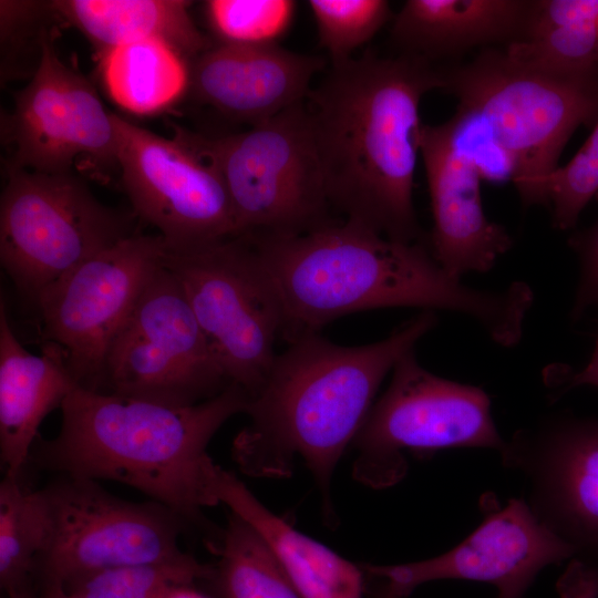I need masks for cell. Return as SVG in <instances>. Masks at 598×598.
<instances>
[{"label": "cell", "mask_w": 598, "mask_h": 598, "mask_svg": "<svg viewBox=\"0 0 598 598\" xmlns=\"http://www.w3.org/2000/svg\"><path fill=\"white\" fill-rule=\"evenodd\" d=\"M62 352L45 343L29 352L0 303V458L4 476L20 478L43 419L76 389Z\"/></svg>", "instance_id": "obj_19"}, {"label": "cell", "mask_w": 598, "mask_h": 598, "mask_svg": "<svg viewBox=\"0 0 598 598\" xmlns=\"http://www.w3.org/2000/svg\"><path fill=\"white\" fill-rule=\"evenodd\" d=\"M440 72L456 110L487 127L524 206L548 207V181L567 142L598 121V73L550 72L492 48Z\"/></svg>", "instance_id": "obj_5"}, {"label": "cell", "mask_w": 598, "mask_h": 598, "mask_svg": "<svg viewBox=\"0 0 598 598\" xmlns=\"http://www.w3.org/2000/svg\"><path fill=\"white\" fill-rule=\"evenodd\" d=\"M579 385H594L598 388V339L588 363L582 370L567 380L566 389Z\"/></svg>", "instance_id": "obj_34"}, {"label": "cell", "mask_w": 598, "mask_h": 598, "mask_svg": "<svg viewBox=\"0 0 598 598\" xmlns=\"http://www.w3.org/2000/svg\"><path fill=\"white\" fill-rule=\"evenodd\" d=\"M372 579L374 586L370 590L371 598H404L390 590L381 580L374 578ZM496 598H524V595L517 592L498 591Z\"/></svg>", "instance_id": "obj_35"}, {"label": "cell", "mask_w": 598, "mask_h": 598, "mask_svg": "<svg viewBox=\"0 0 598 598\" xmlns=\"http://www.w3.org/2000/svg\"><path fill=\"white\" fill-rule=\"evenodd\" d=\"M100 61L110 96L134 114L158 113L189 89V63L162 40L117 47L100 56Z\"/></svg>", "instance_id": "obj_24"}, {"label": "cell", "mask_w": 598, "mask_h": 598, "mask_svg": "<svg viewBox=\"0 0 598 598\" xmlns=\"http://www.w3.org/2000/svg\"><path fill=\"white\" fill-rule=\"evenodd\" d=\"M471 123L456 110L442 124L423 125L420 138L433 215L430 250L448 274L460 279L488 271L513 246L505 227L484 213L483 171L460 138Z\"/></svg>", "instance_id": "obj_17"}, {"label": "cell", "mask_w": 598, "mask_h": 598, "mask_svg": "<svg viewBox=\"0 0 598 598\" xmlns=\"http://www.w3.org/2000/svg\"><path fill=\"white\" fill-rule=\"evenodd\" d=\"M436 323L435 311H422L364 346H339L319 333L289 343L249 396L244 412L249 424L233 442L239 470L255 477H287L299 457L330 506L334 467L363 426L380 384Z\"/></svg>", "instance_id": "obj_3"}, {"label": "cell", "mask_w": 598, "mask_h": 598, "mask_svg": "<svg viewBox=\"0 0 598 598\" xmlns=\"http://www.w3.org/2000/svg\"><path fill=\"white\" fill-rule=\"evenodd\" d=\"M505 444L487 393L431 373L412 350L394 365L389 388L354 440L353 477L369 487L386 488L406 474L404 452L478 447L501 453Z\"/></svg>", "instance_id": "obj_8"}, {"label": "cell", "mask_w": 598, "mask_h": 598, "mask_svg": "<svg viewBox=\"0 0 598 598\" xmlns=\"http://www.w3.org/2000/svg\"><path fill=\"white\" fill-rule=\"evenodd\" d=\"M481 508L482 523L448 551L362 569L404 598L419 586L441 579L485 582L497 591L525 595L544 568L574 557L573 548L536 518L523 497L511 498L502 507L494 495L485 494Z\"/></svg>", "instance_id": "obj_16"}, {"label": "cell", "mask_w": 598, "mask_h": 598, "mask_svg": "<svg viewBox=\"0 0 598 598\" xmlns=\"http://www.w3.org/2000/svg\"><path fill=\"white\" fill-rule=\"evenodd\" d=\"M279 298L289 343L331 321L381 308L445 310L471 318L505 348L519 343L534 293L523 281L472 288L448 274L422 241L399 243L353 221L300 235H240Z\"/></svg>", "instance_id": "obj_1"}, {"label": "cell", "mask_w": 598, "mask_h": 598, "mask_svg": "<svg viewBox=\"0 0 598 598\" xmlns=\"http://www.w3.org/2000/svg\"><path fill=\"white\" fill-rule=\"evenodd\" d=\"M47 536L34 574L49 585H66L105 569L181 560L186 523L167 506L121 499L96 481L59 475L40 488Z\"/></svg>", "instance_id": "obj_10"}, {"label": "cell", "mask_w": 598, "mask_h": 598, "mask_svg": "<svg viewBox=\"0 0 598 598\" xmlns=\"http://www.w3.org/2000/svg\"><path fill=\"white\" fill-rule=\"evenodd\" d=\"M598 199V193L595 196ZM569 246L579 259L580 274L571 309V318H579L589 308L598 307V219L573 234Z\"/></svg>", "instance_id": "obj_32"}, {"label": "cell", "mask_w": 598, "mask_h": 598, "mask_svg": "<svg viewBox=\"0 0 598 598\" xmlns=\"http://www.w3.org/2000/svg\"><path fill=\"white\" fill-rule=\"evenodd\" d=\"M0 260L31 301L85 260L136 233L72 173L6 167Z\"/></svg>", "instance_id": "obj_7"}, {"label": "cell", "mask_w": 598, "mask_h": 598, "mask_svg": "<svg viewBox=\"0 0 598 598\" xmlns=\"http://www.w3.org/2000/svg\"><path fill=\"white\" fill-rule=\"evenodd\" d=\"M248 400L233 383L193 405L78 386L60 406L58 435L38 436L29 463L59 475L123 483L199 524L202 509L219 504V466L207 446L229 417L245 412Z\"/></svg>", "instance_id": "obj_4"}, {"label": "cell", "mask_w": 598, "mask_h": 598, "mask_svg": "<svg viewBox=\"0 0 598 598\" xmlns=\"http://www.w3.org/2000/svg\"><path fill=\"white\" fill-rule=\"evenodd\" d=\"M56 31L53 27L47 32L37 72L1 118V138L11 151L6 167L65 174L78 159L113 166L118 143L115 114L92 83L61 59Z\"/></svg>", "instance_id": "obj_13"}, {"label": "cell", "mask_w": 598, "mask_h": 598, "mask_svg": "<svg viewBox=\"0 0 598 598\" xmlns=\"http://www.w3.org/2000/svg\"><path fill=\"white\" fill-rule=\"evenodd\" d=\"M164 598H209L196 591L192 586H177L171 589Z\"/></svg>", "instance_id": "obj_36"}, {"label": "cell", "mask_w": 598, "mask_h": 598, "mask_svg": "<svg viewBox=\"0 0 598 598\" xmlns=\"http://www.w3.org/2000/svg\"><path fill=\"white\" fill-rule=\"evenodd\" d=\"M308 6L331 63L351 59L392 17L385 0H309Z\"/></svg>", "instance_id": "obj_30"}, {"label": "cell", "mask_w": 598, "mask_h": 598, "mask_svg": "<svg viewBox=\"0 0 598 598\" xmlns=\"http://www.w3.org/2000/svg\"><path fill=\"white\" fill-rule=\"evenodd\" d=\"M47 536V512L40 489L20 478L0 484V585L8 596L29 589Z\"/></svg>", "instance_id": "obj_26"}, {"label": "cell", "mask_w": 598, "mask_h": 598, "mask_svg": "<svg viewBox=\"0 0 598 598\" xmlns=\"http://www.w3.org/2000/svg\"><path fill=\"white\" fill-rule=\"evenodd\" d=\"M212 548L220 558L213 581L224 598H300L265 539L236 514Z\"/></svg>", "instance_id": "obj_25"}, {"label": "cell", "mask_w": 598, "mask_h": 598, "mask_svg": "<svg viewBox=\"0 0 598 598\" xmlns=\"http://www.w3.org/2000/svg\"><path fill=\"white\" fill-rule=\"evenodd\" d=\"M117 165L135 214L169 250L237 236L233 205L215 167L174 136L166 138L115 114Z\"/></svg>", "instance_id": "obj_14"}, {"label": "cell", "mask_w": 598, "mask_h": 598, "mask_svg": "<svg viewBox=\"0 0 598 598\" xmlns=\"http://www.w3.org/2000/svg\"><path fill=\"white\" fill-rule=\"evenodd\" d=\"M215 494L265 539L300 598H363L362 567L293 528L220 466Z\"/></svg>", "instance_id": "obj_21"}, {"label": "cell", "mask_w": 598, "mask_h": 598, "mask_svg": "<svg viewBox=\"0 0 598 598\" xmlns=\"http://www.w3.org/2000/svg\"><path fill=\"white\" fill-rule=\"evenodd\" d=\"M208 27L219 44H274L289 30L297 3L288 0H209Z\"/></svg>", "instance_id": "obj_29"}, {"label": "cell", "mask_w": 598, "mask_h": 598, "mask_svg": "<svg viewBox=\"0 0 598 598\" xmlns=\"http://www.w3.org/2000/svg\"><path fill=\"white\" fill-rule=\"evenodd\" d=\"M174 132L221 176L237 236L300 235L334 221L306 101L239 133Z\"/></svg>", "instance_id": "obj_6"}, {"label": "cell", "mask_w": 598, "mask_h": 598, "mask_svg": "<svg viewBox=\"0 0 598 598\" xmlns=\"http://www.w3.org/2000/svg\"><path fill=\"white\" fill-rule=\"evenodd\" d=\"M598 193V121L591 134L564 166L548 181V208L553 225L560 230L573 228L582 209Z\"/></svg>", "instance_id": "obj_31"}, {"label": "cell", "mask_w": 598, "mask_h": 598, "mask_svg": "<svg viewBox=\"0 0 598 598\" xmlns=\"http://www.w3.org/2000/svg\"><path fill=\"white\" fill-rule=\"evenodd\" d=\"M532 4L529 0H408L393 19L390 38L399 54L434 64L475 47L519 41Z\"/></svg>", "instance_id": "obj_20"}, {"label": "cell", "mask_w": 598, "mask_h": 598, "mask_svg": "<svg viewBox=\"0 0 598 598\" xmlns=\"http://www.w3.org/2000/svg\"><path fill=\"white\" fill-rule=\"evenodd\" d=\"M58 21L52 1H0L1 84L34 75L44 37Z\"/></svg>", "instance_id": "obj_28"}, {"label": "cell", "mask_w": 598, "mask_h": 598, "mask_svg": "<svg viewBox=\"0 0 598 598\" xmlns=\"http://www.w3.org/2000/svg\"><path fill=\"white\" fill-rule=\"evenodd\" d=\"M166 254L159 235L134 233L71 270L34 302L44 340L62 352L81 388L99 391L110 347Z\"/></svg>", "instance_id": "obj_12"}, {"label": "cell", "mask_w": 598, "mask_h": 598, "mask_svg": "<svg viewBox=\"0 0 598 598\" xmlns=\"http://www.w3.org/2000/svg\"><path fill=\"white\" fill-rule=\"evenodd\" d=\"M440 68L404 54L331 63L307 99L332 208L399 243L420 240L413 185L422 97Z\"/></svg>", "instance_id": "obj_2"}, {"label": "cell", "mask_w": 598, "mask_h": 598, "mask_svg": "<svg viewBox=\"0 0 598 598\" xmlns=\"http://www.w3.org/2000/svg\"><path fill=\"white\" fill-rule=\"evenodd\" d=\"M184 0H54L61 22L75 27L99 56L136 41L157 39L189 64L212 43L196 27Z\"/></svg>", "instance_id": "obj_22"}, {"label": "cell", "mask_w": 598, "mask_h": 598, "mask_svg": "<svg viewBox=\"0 0 598 598\" xmlns=\"http://www.w3.org/2000/svg\"><path fill=\"white\" fill-rule=\"evenodd\" d=\"M229 384L164 262L110 347L99 391L193 405Z\"/></svg>", "instance_id": "obj_11"}, {"label": "cell", "mask_w": 598, "mask_h": 598, "mask_svg": "<svg viewBox=\"0 0 598 598\" xmlns=\"http://www.w3.org/2000/svg\"><path fill=\"white\" fill-rule=\"evenodd\" d=\"M165 266L179 281L228 382L254 395L277 355L283 316L249 241L235 236L187 250L167 248Z\"/></svg>", "instance_id": "obj_9"}, {"label": "cell", "mask_w": 598, "mask_h": 598, "mask_svg": "<svg viewBox=\"0 0 598 598\" xmlns=\"http://www.w3.org/2000/svg\"><path fill=\"white\" fill-rule=\"evenodd\" d=\"M326 59L274 44H212L189 64V89L199 103L252 125L307 101Z\"/></svg>", "instance_id": "obj_18"}, {"label": "cell", "mask_w": 598, "mask_h": 598, "mask_svg": "<svg viewBox=\"0 0 598 598\" xmlns=\"http://www.w3.org/2000/svg\"><path fill=\"white\" fill-rule=\"evenodd\" d=\"M499 454L525 477L523 498L536 518L573 548L569 561L598 565V420L546 416Z\"/></svg>", "instance_id": "obj_15"}, {"label": "cell", "mask_w": 598, "mask_h": 598, "mask_svg": "<svg viewBox=\"0 0 598 598\" xmlns=\"http://www.w3.org/2000/svg\"><path fill=\"white\" fill-rule=\"evenodd\" d=\"M9 598H39V597H35L30 588L29 589H24L22 591H19V592H16V594H12L10 596H8Z\"/></svg>", "instance_id": "obj_38"}, {"label": "cell", "mask_w": 598, "mask_h": 598, "mask_svg": "<svg viewBox=\"0 0 598 598\" xmlns=\"http://www.w3.org/2000/svg\"><path fill=\"white\" fill-rule=\"evenodd\" d=\"M505 51L550 72L598 73V0H534L524 37Z\"/></svg>", "instance_id": "obj_23"}, {"label": "cell", "mask_w": 598, "mask_h": 598, "mask_svg": "<svg viewBox=\"0 0 598 598\" xmlns=\"http://www.w3.org/2000/svg\"><path fill=\"white\" fill-rule=\"evenodd\" d=\"M556 589L559 598H598V565L569 561Z\"/></svg>", "instance_id": "obj_33"}, {"label": "cell", "mask_w": 598, "mask_h": 598, "mask_svg": "<svg viewBox=\"0 0 598 598\" xmlns=\"http://www.w3.org/2000/svg\"><path fill=\"white\" fill-rule=\"evenodd\" d=\"M215 568L192 556L181 560L116 567L91 574L64 587L79 598H164L177 586L213 580Z\"/></svg>", "instance_id": "obj_27"}, {"label": "cell", "mask_w": 598, "mask_h": 598, "mask_svg": "<svg viewBox=\"0 0 598 598\" xmlns=\"http://www.w3.org/2000/svg\"><path fill=\"white\" fill-rule=\"evenodd\" d=\"M39 598H79L75 595L68 592L60 585H49L44 587L43 594Z\"/></svg>", "instance_id": "obj_37"}]
</instances>
